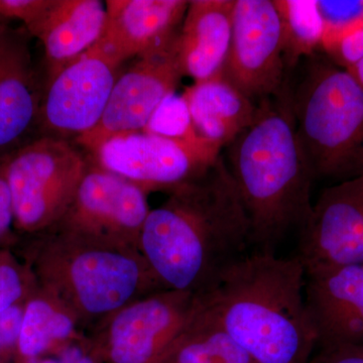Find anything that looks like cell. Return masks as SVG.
<instances>
[{
    "label": "cell",
    "mask_w": 363,
    "mask_h": 363,
    "mask_svg": "<svg viewBox=\"0 0 363 363\" xmlns=\"http://www.w3.org/2000/svg\"><path fill=\"white\" fill-rule=\"evenodd\" d=\"M171 191L140 230L145 259L169 290L205 297L253 250L247 210L222 154Z\"/></svg>",
    "instance_id": "6da1fadb"
},
{
    "label": "cell",
    "mask_w": 363,
    "mask_h": 363,
    "mask_svg": "<svg viewBox=\"0 0 363 363\" xmlns=\"http://www.w3.org/2000/svg\"><path fill=\"white\" fill-rule=\"evenodd\" d=\"M257 105L255 121L226 147L224 159L247 210L253 250L276 253L311 215L315 177L298 138L289 83Z\"/></svg>",
    "instance_id": "7a4b0ae2"
},
{
    "label": "cell",
    "mask_w": 363,
    "mask_h": 363,
    "mask_svg": "<svg viewBox=\"0 0 363 363\" xmlns=\"http://www.w3.org/2000/svg\"><path fill=\"white\" fill-rule=\"evenodd\" d=\"M203 300L255 363H310L316 351L297 255L252 250Z\"/></svg>",
    "instance_id": "3957f363"
},
{
    "label": "cell",
    "mask_w": 363,
    "mask_h": 363,
    "mask_svg": "<svg viewBox=\"0 0 363 363\" xmlns=\"http://www.w3.org/2000/svg\"><path fill=\"white\" fill-rule=\"evenodd\" d=\"M289 95L298 138L315 180L363 176V89L326 55L305 59Z\"/></svg>",
    "instance_id": "277c9868"
},
{
    "label": "cell",
    "mask_w": 363,
    "mask_h": 363,
    "mask_svg": "<svg viewBox=\"0 0 363 363\" xmlns=\"http://www.w3.org/2000/svg\"><path fill=\"white\" fill-rule=\"evenodd\" d=\"M89 164L76 143L39 136L4 157L14 214L23 231L42 230L61 220Z\"/></svg>",
    "instance_id": "5b68a950"
},
{
    "label": "cell",
    "mask_w": 363,
    "mask_h": 363,
    "mask_svg": "<svg viewBox=\"0 0 363 363\" xmlns=\"http://www.w3.org/2000/svg\"><path fill=\"white\" fill-rule=\"evenodd\" d=\"M220 155L199 136L179 140L138 130L111 136L88 156L100 168L145 191L173 190L202 175Z\"/></svg>",
    "instance_id": "8992f818"
},
{
    "label": "cell",
    "mask_w": 363,
    "mask_h": 363,
    "mask_svg": "<svg viewBox=\"0 0 363 363\" xmlns=\"http://www.w3.org/2000/svg\"><path fill=\"white\" fill-rule=\"evenodd\" d=\"M221 75L257 104L278 96L288 84L274 0H235L230 47Z\"/></svg>",
    "instance_id": "52a82bcc"
},
{
    "label": "cell",
    "mask_w": 363,
    "mask_h": 363,
    "mask_svg": "<svg viewBox=\"0 0 363 363\" xmlns=\"http://www.w3.org/2000/svg\"><path fill=\"white\" fill-rule=\"evenodd\" d=\"M121 66L99 45L45 81L40 136L74 143L104 116Z\"/></svg>",
    "instance_id": "ba28073f"
},
{
    "label": "cell",
    "mask_w": 363,
    "mask_h": 363,
    "mask_svg": "<svg viewBox=\"0 0 363 363\" xmlns=\"http://www.w3.org/2000/svg\"><path fill=\"white\" fill-rule=\"evenodd\" d=\"M179 33L138 57V61L118 76L99 123L74 143L89 155L111 136L143 130L147 126L162 101L176 92L183 77Z\"/></svg>",
    "instance_id": "9c48e42d"
},
{
    "label": "cell",
    "mask_w": 363,
    "mask_h": 363,
    "mask_svg": "<svg viewBox=\"0 0 363 363\" xmlns=\"http://www.w3.org/2000/svg\"><path fill=\"white\" fill-rule=\"evenodd\" d=\"M298 234L305 271L363 264V176L325 188Z\"/></svg>",
    "instance_id": "30bf717a"
},
{
    "label": "cell",
    "mask_w": 363,
    "mask_h": 363,
    "mask_svg": "<svg viewBox=\"0 0 363 363\" xmlns=\"http://www.w3.org/2000/svg\"><path fill=\"white\" fill-rule=\"evenodd\" d=\"M201 305V298L169 290L125 308L112 322V363H157Z\"/></svg>",
    "instance_id": "8fae6325"
},
{
    "label": "cell",
    "mask_w": 363,
    "mask_h": 363,
    "mask_svg": "<svg viewBox=\"0 0 363 363\" xmlns=\"http://www.w3.org/2000/svg\"><path fill=\"white\" fill-rule=\"evenodd\" d=\"M25 28H0V156L39 138L45 79L33 61Z\"/></svg>",
    "instance_id": "7c38bea8"
},
{
    "label": "cell",
    "mask_w": 363,
    "mask_h": 363,
    "mask_svg": "<svg viewBox=\"0 0 363 363\" xmlns=\"http://www.w3.org/2000/svg\"><path fill=\"white\" fill-rule=\"evenodd\" d=\"M149 213L142 187L89 159L73 202L59 222L91 235L140 236Z\"/></svg>",
    "instance_id": "4fadbf2b"
},
{
    "label": "cell",
    "mask_w": 363,
    "mask_h": 363,
    "mask_svg": "<svg viewBox=\"0 0 363 363\" xmlns=\"http://www.w3.org/2000/svg\"><path fill=\"white\" fill-rule=\"evenodd\" d=\"M305 305L316 350L363 345V264L305 271Z\"/></svg>",
    "instance_id": "5bb4252c"
},
{
    "label": "cell",
    "mask_w": 363,
    "mask_h": 363,
    "mask_svg": "<svg viewBox=\"0 0 363 363\" xmlns=\"http://www.w3.org/2000/svg\"><path fill=\"white\" fill-rule=\"evenodd\" d=\"M106 26L98 45L123 65L180 32L185 0H107Z\"/></svg>",
    "instance_id": "9a60e30c"
},
{
    "label": "cell",
    "mask_w": 363,
    "mask_h": 363,
    "mask_svg": "<svg viewBox=\"0 0 363 363\" xmlns=\"http://www.w3.org/2000/svg\"><path fill=\"white\" fill-rule=\"evenodd\" d=\"M106 20L100 0H52L42 20L28 30L44 48L45 81L97 45Z\"/></svg>",
    "instance_id": "2e32d148"
},
{
    "label": "cell",
    "mask_w": 363,
    "mask_h": 363,
    "mask_svg": "<svg viewBox=\"0 0 363 363\" xmlns=\"http://www.w3.org/2000/svg\"><path fill=\"white\" fill-rule=\"evenodd\" d=\"M235 0H193L179 33L182 74L202 82L220 75L225 64Z\"/></svg>",
    "instance_id": "e0dca14e"
},
{
    "label": "cell",
    "mask_w": 363,
    "mask_h": 363,
    "mask_svg": "<svg viewBox=\"0 0 363 363\" xmlns=\"http://www.w3.org/2000/svg\"><path fill=\"white\" fill-rule=\"evenodd\" d=\"M196 135L226 149L257 116L259 105L223 76L194 83L183 94Z\"/></svg>",
    "instance_id": "ac0fdd59"
},
{
    "label": "cell",
    "mask_w": 363,
    "mask_h": 363,
    "mask_svg": "<svg viewBox=\"0 0 363 363\" xmlns=\"http://www.w3.org/2000/svg\"><path fill=\"white\" fill-rule=\"evenodd\" d=\"M69 278L83 309L102 314L116 311L133 297L143 272L140 264L128 255L89 250L73 260Z\"/></svg>",
    "instance_id": "d6986e66"
},
{
    "label": "cell",
    "mask_w": 363,
    "mask_h": 363,
    "mask_svg": "<svg viewBox=\"0 0 363 363\" xmlns=\"http://www.w3.org/2000/svg\"><path fill=\"white\" fill-rule=\"evenodd\" d=\"M157 363H255L201 305Z\"/></svg>",
    "instance_id": "ffe728a7"
},
{
    "label": "cell",
    "mask_w": 363,
    "mask_h": 363,
    "mask_svg": "<svg viewBox=\"0 0 363 363\" xmlns=\"http://www.w3.org/2000/svg\"><path fill=\"white\" fill-rule=\"evenodd\" d=\"M283 30L284 60L288 75L301 60L321 49L324 28L314 0H274Z\"/></svg>",
    "instance_id": "44dd1931"
},
{
    "label": "cell",
    "mask_w": 363,
    "mask_h": 363,
    "mask_svg": "<svg viewBox=\"0 0 363 363\" xmlns=\"http://www.w3.org/2000/svg\"><path fill=\"white\" fill-rule=\"evenodd\" d=\"M73 330V321L68 315L57 310L45 298H32L23 311L18 354L23 359H35L55 342L68 338Z\"/></svg>",
    "instance_id": "7402d4cb"
},
{
    "label": "cell",
    "mask_w": 363,
    "mask_h": 363,
    "mask_svg": "<svg viewBox=\"0 0 363 363\" xmlns=\"http://www.w3.org/2000/svg\"><path fill=\"white\" fill-rule=\"evenodd\" d=\"M143 130L152 135L179 140L198 136L193 128L187 104L183 96L177 95L176 92L169 95L162 101Z\"/></svg>",
    "instance_id": "603a6c76"
},
{
    "label": "cell",
    "mask_w": 363,
    "mask_h": 363,
    "mask_svg": "<svg viewBox=\"0 0 363 363\" xmlns=\"http://www.w3.org/2000/svg\"><path fill=\"white\" fill-rule=\"evenodd\" d=\"M323 23L322 45L333 42L363 23V1H317ZM321 45V48H322Z\"/></svg>",
    "instance_id": "cb8c5ba5"
},
{
    "label": "cell",
    "mask_w": 363,
    "mask_h": 363,
    "mask_svg": "<svg viewBox=\"0 0 363 363\" xmlns=\"http://www.w3.org/2000/svg\"><path fill=\"white\" fill-rule=\"evenodd\" d=\"M321 50L335 65L347 70L363 57V23L343 37L322 45Z\"/></svg>",
    "instance_id": "d4e9b609"
},
{
    "label": "cell",
    "mask_w": 363,
    "mask_h": 363,
    "mask_svg": "<svg viewBox=\"0 0 363 363\" xmlns=\"http://www.w3.org/2000/svg\"><path fill=\"white\" fill-rule=\"evenodd\" d=\"M25 294L21 269L6 253H0V313L20 304Z\"/></svg>",
    "instance_id": "484cf974"
},
{
    "label": "cell",
    "mask_w": 363,
    "mask_h": 363,
    "mask_svg": "<svg viewBox=\"0 0 363 363\" xmlns=\"http://www.w3.org/2000/svg\"><path fill=\"white\" fill-rule=\"evenodd\" d=\"M51 4L52 0H0V18L23 21V28L30 30Z\"/></svg>",
    "instance_id": "4316f807"
},
{
    "label": "cell",
    "mask_w": 363,
    "mask_h": 363,
    "mask_svg": "<svg viewBox=\"0 0 363 363\" xmlns=\"http://www.w3.org/2000/svg\"><path fill=\"white\" fill-rule=\"evenodd\" d=\"M25 307L16 305L0 313V362L11 350H18Z\"/></svg>",
    "instance_id": "83f0119b"
},
{
    "label": "cell",
    "mask_w": 363,
    "mask_h": 363,
    "mask_svg": "<svg viewBox=\"0 0 363 363\" xmlns=\"http://www.w3.org/2000/svg\"><path fill=\"white\" fill-rule=\"evenodd\" d=\"M0 156V242L6 240L14 225L13 200L7 184L4 157Z\"/></svg>",
    "instance_id": "f1b7e54d"
},
{
    "label": "cell",
    "mask_w": 363,
    "mask_h": 363,
    "mask_svg": "<svg viewBox=\"0 0 363 363\" xmlns=\"http://www.w3.org/2000/svg\"><path fill=\"white\" fill-rule=\"evenodd\" d=\"M310 363H363V345L317 350Z\"/></svg>",
    "instance_id": "f546056e"
},
{
    "label": "cell",
    "mask_w": 363,
    "mask_h": 363,
    "mask_svg": "<svg viewBox=\"0 0 363 363\" xmlns=\"http://www.w3.org/2000/svg\"><path fill=\"white\" fill-rule=\"evenodd\" d=\"M35 363H97L84 352L76 347L68 348L64 351L59 359L42 360Z\"/></svg>",
    "instance_id": "4dcf8cb0"
},
{
    "label": "cell",
    "mask_w": 363,
    "mask_h": 363,
    "mask_svg": "<svg viewBox=\"0 0 363 363\" xmlns=\"http://www.w3.org/2000/svg\"><path fill=\"white\" fill-rule=\"evenodd\" d=\"M352 77L357 81L358 84L362 86L363 89V57L359 61L357 62L354 65L347 69Z\"/></svg>",
    "instance_id": "1f68e13d"
},
{
    "label": "cell",
    "mask_w": 363,
    "mask_h": 363,
    "mask_svg": "<svg viewBox=\"0 0 363 363\" xmlns=\"http://www.w3.org/2000/svg\"><path fill=\"white\" fill-rule=\"evenodd\" d=\"M2 25H4V23H1V21H0V28H1Z\"/></svg>",
    "instance_id": "d6a6232c"
}]
</instances>
